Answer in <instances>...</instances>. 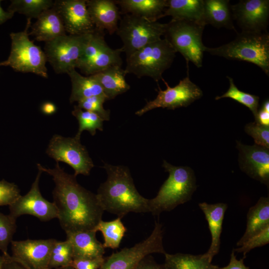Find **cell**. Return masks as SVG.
Masks as SVG:
<instances>
[{
	"mask_svg": "<svg viewBox=\"0 0 269 269\" xmlns=\"http://www.w3.org/2000/svg\"><path fill=\"white\" fill-rule=\"evenodd\" d=\"M38 169L51 175L55 183L53 203L61 228L65 232L94 230L102 220L104 210L96 194L87 190L56 162L53 168L37 164Z\"/></svg>",
	"mask_w": 269,
	"mask_h": 269,
	"instance_id": "obj_1",
	"label": "cell"
},
{
	"mask_svg": "<svg viewBox=\"0 0 269 269\" xmlns=\"http://www.w3.org/2000/svg\"><path fill=\"white\" fill-rule=\"evenodd\" d=\"M103 168L107 179L96 195L104 211L120 218L130 212H149L148 199L138 193L127 167L105 163Z\"/></svg>",
	"mask_w": 269,
	"mask_h": 269,
	"instance_id": "obj_2",
	"label": "cell"
},
{
	"mask_svg": "<svg viewBox=\"0 0 269 269\" xmlns=\"http://www.w3.org/2000/svg\"><path fill=\"white\" fill-rule=\"evenodd\" d=\"M162 166L168 172L169 176L156 196L148 199V211L153 215L171 211L178 205L188 202L197 187L196 177L190 167L174 166L165 160H163Z\"/></svg>",
	"mask_w": 269,
	"mask_h": 269,
	"instance_id": "obj_3",
	"label": "cell"
},
{
	"mask_svg": "<svg viewBox=\"0 0 269 269\" xmlns=\"http://www.w3.org/2000/svg\"><path fill=\"white\" fill-rule=\"evenodd\" d=\"M205 52L230 60L253 63L269 75V34L267 31H242L229 43L215 48L206 47Z\"/></svg>",
	"mask_w": 269,
	"mask_h": 269,
	"instance_id": "obj_4",
	"label": "cell"
},
{
	"mask_svg": "<svg viewBox=\"0 0 269 269\" xmlns=\"http://www.w3.org/2000/svg\"><path fill=\"white\" fill-rule=\"evenodd\" d=\"M176 52L165 38L145 46L126 57L127 74L137 78L147 76L158 82L171 65Z\"/></svg>",
	"mask_w": 269,
	"mask_h": 269,
	"instance_id": "obj_5",
	"label": "cell"
},
{
	"mask_svg": "<svg viewBox=\"0 0 269 269\" xmlns=\"http://www.w3.org/2000/svg\"><path fill=\"white\" fill-rule=\"evenodd\" d=\"M31 19L27 18L23 31L10 34V54L6 60L0 62V66H9L17 72L32 73L47 78V60L44 52L29 38L28 31L31 25Z\"/></svg>",
	"mask_w": 269,
	"mask_h": 269,
	"instance_id": "obj_6",
	"label": "cell"
},
{
	"mask_svg": "<svg viewBox=\"0 0 269 269\" xmlns=\"http://www.w3.org/2000/svg\"><path fill=\"white\" fill-rule=\"evenodd\" d=\"M204 27L191 21L171 20L166 23L164 38L187 62L190 61L200 68L206 47L202 42Z\"/></svg>",
	"mask_w": 269,
	"mask_h": 269,
	"instance_id": "obj_7",
	"label": "cell"
},
{
	"mask_svg": "<svg viewBox=\"0 0 269 269\" xmlns=\"http://www.w3.org/2000/svg\"><path fill=\"white\" fill-rule=\"evenodd\" d=\"M165 28L166 23L125 14L121 18L116 33L123 42L121 49L128 57L147 44L161 39Z\"/></svg>",
	"mask_w": 269,
	"mask_h": 269,
	"instance_id": "obj_8",
	"label": "cell"
},
{
	"mask_svg": "<svg viewBox=\"0 0 269 269\" xmlns=\"http://www.w3.org/2000/svg\"><path fill=\"white\" fill-rule=\"evenodd\" d=\"M121 48L114 49L106 43L104 31L96 28L87 35L77 68L91 76L114 66H121Z\"/></svg>",
	"mask_w": 269,
	"mask_h": 269,
	"instance_id": "obj_9",
	"label": "cell"
},
{
	"mask_svg": "<svg viewBox=\"0 0 269 269\" xmlns=\"http://www.w3.org/2000/svg\"><path fill=\"white\" fill-rule=\"evenodd\" d=\"M163 237L162 225L155 222L154 228L148 238L132 247L125 248L105 257L99 269H134L147 255L152 253L164 255L166 253L163 245Z\"/></svg>",
	"mask_w": 269,
	"mask_h": 269,
	"instance_id": "obj_10",
	"label": "cell"
},
{
	"mask_svg": "<svg viewBox=\"0 0 269 269\" xmlns=\"http://www.w3.org/2000/svg\"><path fill=\"white\" fill-rule=\"evenodd\" d=\"M88 34H66L45 42L43 51L47 62L56 73L68 74L77 68Z\"/></svg>",
	"mask_w": 269,
	"mask_h": 269,
	"instance_id": "obj_11",
	"label": "cell"
},
{
	"mask_svg": "<svg viewBox=\"0 0 269 269\" xmlns=\"http://www.w3.org/2000/svg\"><path fill=\"white\" fill-rule=\"evenodd\" d=\"M46 153L56 162L61 161L70 166L74 170L76 177L79 174L89 175L94 166L86 148L81 144L80 139L75 137L53 135Z\"/></svg>",
	"mask_w": 269,
	"mask_h": 269,
	"instance_id": "obj_12",
	"label": "cell"
},
{
	"mask_svg": "<svg viewBox=\"0 0 269 269\" xmlns=\"http://www.w3.org/2000/svg\"><path fill=\"white\" fill-rule=\"evenodd\" d=\"M166 89L162 90L158 86L156 98L146 103L141 109L136 111V115L141 116L145 113L158 108L174 110L181 107L188 106L203 96L201 89L192 82L188 76L180 80L173 87H170L168 83L162 79Z\"/></svg>",
	"mask_w": 269,
	"mask_h": 269,
	"instance_id": "obj_13",
	"label": "cell"
},
{
	"mask_svg": "<svg viewBox=\"0 0 269 269\" xmlns=\"http://www.w3.org/2000/svg\"><path fill=\"white\" fill-rule=\"evenodd\" d=\"M42 172L38 169L29 191L25 195H20L9 205V215L14 219L23 215H32L42 221L57 218V210L54 203L45 199L39 190V182Z\"/></svg>",
	"mask_w": 269,
	"mask_h": 269,
	"instance_id": "obj_14",
	"label": "cell"
},
{
	"mask_svg": "<svg viewBox=\"0 0 269 269\" xmlns=\"http://www.w3.org/2000/svg\"><path fill=\"white\" fill-rule=\"evenodd\" d=\"M54 239L12 241L11 258L27 269H49Z\"/></svg>",
	"mask_w": 269,
	"mask_h": 269,
	"instance_id": "obj_15",
	"label": "cell"
},
{
	"mask_svg": "<svg viewBox=\"0 0 269 269\" xmlns=\"http://www.w3.org/2000/svg\"><path fill=\"white\" fill-rule=\"evenodd\" d=\"M233 19L242 31H267L269 19V0H242L231 5Z\"/></svg>",
	"mask_w": 269,
	"mask_h": 269,
	"instance_id": "obj_16",
	"label": "cell"
},
{
	"mask_svg": "<svg viewBox=\"0 0 269 269\" xmlns=\"http://www.w3.org/2000/svg\"><path fill=\"white\" fill-rule=\"evenodd\" d=\"M53 7L69 34H85L95 29L88 11L86 0H56Z\"/></svg>",
	"mask_w": 269,
	"mask_h": 269,
	"instance_id": "obj_17",
	"label": "cell"
},
{
	"mask_svg": "<svg viewBox=\"0 0 269 269\" xmlns=\"http://www.w3.org/2000/svg\"><path fill=\"white\" fill-rule=\"evenodd\" d=\"M241 170L251 178L269 187V149L257 144L246 145L237 141Z\"/></svg>",
	"mask_w": 269,
	"mask_h": 269,
	"instance_id": "obj_18",
	"label": "cell"
},
{
	"mask_svg": "<svg viewBox=\"0 0 269 269\" xmlns=\"http://www.w3.org/2000/svg\"><path fill=\"white\" fill-rule=\"evenodd\" d=\"M86 4L95 28L111 35L116 32L122 13L115 0H86Z\"/></svg>",
	"mask_w": 269,
	"mask_h": 269,
	"instance_id": "obj_19",
	"label": "cell"
},
{
	"mask_svg": "<svg viewBox=\"0 0 269 269\" xmlns=\"http://www.w3.org/2000/svg\"><path fill=\"white\" fill-rule=\"evenodd\" d=\"M94 230L66 233L67 239L72 245L73 260L93 259L103 257V245L97 240Z\"/></svg>",
	"mask_w": 269,
	"mask_h": 269,
	"instance_id": "obj_20",
	"label": "cell"
},
{
	"mask_svg": "<svg viewBox=\"0 0 269 269\" xmlns=\"http://www.w3.org/2000/svg\"><path fill=\"white\" fill-rule=\"evenodd\" d=\"M30 27L29 34L38 41L46 42L66 34L62 21L53 6L43 12Z\"/></svg>",
	"mask_w": 269,
	"mask_h": 269,
	"instance_id": "obj_21",
	"label": "cell"
},
{
	"mask_svg": "<svg viewBox=\"0 0 269 269\" xmlns=\"http://www.w3.org/2000/svg\"><path fill=\"white\" fill-rule=\"evenodd\" d=\"M199 207L205 215L211 235V245L206 253L213 258L220 250L222 225L228 205L224 203L209 204L202 202L199 204Z\"/></svg>",
	"mask_w": 269,
	"mask_h": 269,
	"instance_id": "obj_22",
	"label": "cell"
},
{
	"mask_svg": "<svg viewBox=\"0 0 269 269\" xmlns=\"http://www.w3.org/2000/svg\"><path fill=\"white\" fill-rule=\"evenodd\" d=\"M171 20H187L206 25L204 21V0H167L162 17Z\"/></svg>",
	"mask_w": 269,
	"mask_h": 269,
	"instance_id": "obj_23",
	"label": "cell"
},
{
	"mask_svg": "<svg viewBox=\"0 0 269 269\" xmlns=\"http://www.w3.org/2000/svg\"><path fill=\"white\" fill-rule=\"evenodd\" d=\"M122 14H131L157 21L162 18L167 0H116Z\"/></svg>",
	"mask_w": 269,
	"mask_h": 269,
	"instance_id": "obj_24",
	"label": "cell"
},
{
	"mask_svg": "<svg viewBox=\"0 0 269 269\" xmlns=\"http://www.w3.org/2000/svg\"><path fill=\"white\" fill-rule=\"evenodd\" d=\"M269 227V198L262 197L250 208L247 215V226L242 237L237 243L239 247L249 239Z\"/></svg>",
	"mask_w": 269,
	"mask_h": 269,
	"instance_id": "obj_25",
	"label": "cell"
},
{
	"mask_svg": "<svg viewBox=\"0 0 269 269\" xmlns=\"http://www.w3.org/2000/svg\"><path fill=\"white\" fill-rule=\"evenodd\" d=\"M126 74L121 66H114L91 76L100 84L108 100L130 89L125 79Z\"/></svg>",
	"mask_w": 269,
	"mask_h": 269,
	"instance_id": "obj_26",
	"label": "cell"
},
{
	"mask_svg": "<svg viewBox=\"0 0 269 269\" xmlns=\"http://www.w3.org/2000/svg\"><path fill=\"white\" fill-rule=\"evenodd\" d=\"M230 1L204 0V21L217 28L225 27L236 30Z\"/></svg>",
	"mask_w": 269,
	"mask_h": 269,
	"instance_id": "obj_27",
	"label": "cell"
},
{
	"mask_svg": "<svg viewBox=\"0 0 269 269\" xmlns=\"http://www.w3.org/2000/svg\"><path fill=\"white\" fill-rule=\"evenodd\" d=\"M67 74L70 78L72 85L69 98L71 103L78 102L93 96H106L100 84L92 76H84L75 69L71 71Z\"/></svg>",
	"mask_w": 269,
	"mask_h": 269,
	"instance_id": "obj_28",
	"label": "cell"
},
{
	"mask_svg": "<svg viewBox=\"0 0 269 269\" xmlns=\"http://www.w3.org/2000/svg\"><path fill=\"white\" fill-rule=\"evenodd\" d=\"M165 265L167 269H218L219 267L213 265V258L206 253L198 255L187 254L166 253Z\"/></svg>",
	"mask_w": 269,
	"mask_h": 269,
	"instance_id": "obj_29",
	"label": "cell"
},
{
	"mask_svg": "<svg viewBox=\"0 0 269 269\" xmlns=\"http://www.w3.org/2000/svg\"><path fill=\"white\" fill-rule=\"evenodd\" d=\"M94 231L102 232L104 239L103 245L105 248L116 249L119 247L127 229L122 222L121 218L118 217L111 221L101 220Z\"/></svg>",
	"mask_w": 269,
	"mask_h": 269,
	"instance_id": "obj_30",
	"label": "cell"
},
{
	"mask_svg": "<svg viewBox=\"0 0 269 269\" xmlns=\"http://www.w3.org/2000/svg\"><path fill=\"white\" fill-rule=\"evenodd\" d=\"M54 0H13L8 8L13 13L18 12L28 18H37L45 10L51 8Z\"/></svg>",
	"mask_w": 269,
	"mask_h": 269,
	"instance_id": "obj_31",
	"label": "cell"
},
{
	"mask_svg": "<svg viewBox=\"0 0 269 269\" xmlns=\"http://www.w3.org/2000/svg\"><path fill=\"white\" fill-rule=\"evenodd\" d=\"M72 114L79 123L78 131L74 136L76 138L80 139L81 134L84 131H88L92 135H94L97 130H103L104 121L96 114L80 109L76 105Z\"/></svg>",
	"mask_w": 269,
	"mask_h": 269,
	"instance_id": "obj_32",
	"label": "cell"
},
{
	"mask_svg": "<svg viewBox=\"0 0 269 269\" xmlns=\"http://www.w3.org/2000/svg\"><path fill=\"white\" fill-rule=\"evenodd\" d=\"M227 77L230 83L229 88L221 96H216L215 99L218 100L225 98L232 99L248 108L256 118L259 109V97L241 91L235 84L232 78L229 76Z\"/></svg>",
	"mask_w": 269,
	"mask_h": 269,
	"instance_id": "obj_33",
	"label": "cell"
},
{
	"mask_svg": "<svg viewBox=\"0 0 269 269\" xmlns=\"http://www.w3.org/2000/svg\"><path fill=\"white\" fill-rule=\"evenodd\" d=\"M73 260V250L70 242L56 240L50 254L49 269H58L70 266Z\"/></svg>",
	"mask_w": 269,
	"mask_h": 269,
	"instance_id": "obj_34",
	"label": "cell"
},
{
	"mask_svg": "<svg viewBox=\"0 0 269 269\" xmlns=\"http://www.w3.org/2000/svg\"><path fill=\"white\" fill-rule=\"evenodd\" d=\"M16 220L9 214L0 212V250L3 255L8 254L7 247L12 241L17 227Z\"/></svg>",
	"mask_w": 269,
	"mask_h": 269,
	"instance_id": "obj_35",
	"label": "cell"
},
{
	"mask_svg": "<svg viewBox=\"0 0 269 269\" xmlns=\"http://www.w3.org/2000/svg\"><path fill=\"white\" fill-rule=\"evenodd\" d=\"M106 100L108 99L105 96H95L78 102L76 106L80 109L96 114L104 121H109L110 111L105 109L103 106Z\"/></svg>",
	"mask_w": 269,
	"mask_h": 269,
	"instance_id": "obj_36",
	"label": "cell"
},
{
	"mask_svg": "<svg viewBox=\"0 0 269 269\" xmlns=\"http://www.w3.org/2000/svg\"><path fill=\"white\" fill-rule=\"evenodd\" d=\"M245 131L254 139L256 144L269 148V127L250 123L246 125Z\"/></svg>",
	"mask_w": 269,
	"mask_h": 269,
	"instance_id": "obj_37",
	"label": "cell"
},
{
	"mask_svg": "<svg viewBox=\"0 0 269 269\" xmlns=\"http://www.w3.org/2000/svg\"><path fill=\"white\" fill-rule=\"evenodd\" d=\"M269 242V227H267L260 233L254 236L243 245L234 249L235 252L243 253L245 259L246 254L251 250L262 247Z\"/></svg>",
	"mask_w": 269,
	"mask_h": 269,
	"instance_id": "obj_38",
	"label": "cell"
},
{
	"mask_svg": "<svg viewBox=\"0 0 269 269\" xmlns=\"http://www.w3.org/2000/svg\"><path fill=\"white\" fill-rule=\"evenodd\" d=\"M18 187L4 180L0 181V206L9 205L20 196Z\"/></svg>",
	"mask_w": 269,
	"mask_h": 269,
	"instance_id": "obj_39",
	"label": "cell"
},
{
	"mask_svg": "<svg viewBox=\"0 0 269 269\" xmlns=\"http://www.w3.org/2000/svg\"><path fill=\"white\" fill-rule=\"evenodd\" d=\"M105 258L103 256L93 259H74L70 266L74 269H99Z\"/></svg>",
	"mask_w": 269,
	"mask_h": 269,
	"instance_id": "obj_40",
	"label": "cell"
},
{
	"mask_svg": "<svg viewBox=\"0 0 269 269\" xmlns=\"http://www.w3.org/2000/svg\"><path fill=\"white\" fill-rule=\"evenodd\" d=\"M255 119L256 123L269 127V101L268 99L266 100L260 108L258 109Z\"/></svg>",
	"mask_w": 269,
	"mask_h": 269,
	"instance_id": "obj_41",
	"label": "cell"
},
{
	"mask_svg": "<svg viewBox=\"0 0 269 269\" xmlns=\"http://www.w3.org/2000/svg\"><path fill=\"white\" fill-rule=\"evenodd\" d=\"M134 269H167L165 264H159L154 258L148 255L142 259Z\"/></svg>",
	"mask_w": 269,
	"mask_h": 269,
	"instance_id": "obj_42",
	"label": "cell"
},
{
	"mask_svg": "<svg viewBox=\"0 0 269 269\" xmlns=\"http://www.w3.org/2000/svg\"><path fill=\"white\" fill-rule=\"evenodd\" d=\"M234 249L231 254L230 260L229 264L224 267L220 268L218 269H250L249 267L245 265L244 263V258L240 260H238L235 254Z\"/></svg>",
	"mask_w": 269,
	"mask_h": 269,
	"instance_id": "obj_43",
	"label": "cell"
},
{
	"mask_svg": "<svg viewBox=\"0 0 269 269\" xmlns=\"http://www.w3.org/2000/svg\"><path fill=\"white\" fill-rule=\"evenodd\" d=\"M3 255L4 261L2 269H27L20 263L14 260L8 254Z\"/></svg>",
	"mask_w": 269,
	"mask_h": 269,
	"instance_id": "obj_44",
	"label": "cell"
},
{
	"mask_svg": "<svg viewBox=\"0 0 269 269\" xmlns=\"http://www.w3.org/2000/svg\"><path fill=\"white\" fill-rule=\"evenodd\" d=\"M41 111L45 115L53 114L56 111L55 105L51 102H45L41 106Z\"/></svg>",
	"mask_w": 269,
	"mask_h": 269,
	"instance_id": "obj_45",
	"label": "cell"
},
{
	"mask_svg": "<svg viewBox=\"0 0 269 269\" xmlns=\"http://www.w3.org/2000/svg\"><path fill=\"white\" fill-rule=\"evenodd\" d=\"M0 25L10 19L14 15V13L10 11L4 10L0 6Z\"/></svg>",
	"mask_w": 269,
	"mask_h": 269,
	"instance_id": "obj_46",
	"label": "cell"
},
{
	"mask_svg": "<svg viewBox=\"0 0 269 269\" xmlns=\"http://www.w3.org/2000/svg\"><path fill=\"white\" fill-rule=\"evenodd\" d=\"M4 261V257L3 255H0V269H2L3 264Z\"/></svg>",
	"mask_w": 269,
	"mask_h": 269,
	"instance_id": "obj_47",
	"label": "cell"
},
{
	"mask_svg": "<svg viewBox=\"0 0 269 269\" xmlns=\"http://www.w3.org/2000/svg\"><path fill=\"white\" fill-rule=\"evenodd\" d=\"M74 269L73 268H72V267L68 266V267H66L59 268V269Z\"/></svg>",
	"mask_w": 269,
	"mask_h": 269,
	"instance_id": "obj_48",
	"label": "cell"
}]
</instances>
